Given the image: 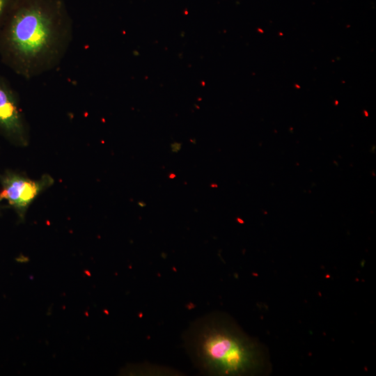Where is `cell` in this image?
Instances as JSON below:
<instances>
[{
  "mask_svg": "<svg viewBox=\"0 0 376 376\" xmlns=\"http://www.w3.org/2000/svg\"><path fill=\"white\" fill-rule=\"evenodd\" d=\"M72 38L61 0H19L0 31V58L17 75L35 78L59 65Z\"/></svg>",
  "mask_w": 376,
  "mask_h": 376,
  "instance_id": "6da1fadb",
  "label": "cell"
},
{
  "mask_svg": "<svg viewBox=\"0 0 376 376\" xmlns=\"http://www.w3.org/2000/svg\"><path fill=\"white\" fill-rule=\"evenodd\" d=\"M198 368L214 375H251L269 368L267 352L230 320L211 316L195 324L187 338Z\"/></svg>",
  "mask_w": 376,
  "mask_h": 376,
  "instance_id": "7a4b0ae2",
  "label": "cell"
},
{
  "mask_svg": "<svg viewBox=\"0 0 376 376\" xmlns=\"http://www.w3.org/2000/svg\"><path fill=\"white\" fill-rule=\"evenodd\" d=\"M54 182L48 173L33 180L24 172L6 169L0 173V202L6 201L16 213L18 221L23 222L32 203Z\"/></svg>",
  "mask_w": 376,
  "mask_h": 376,
  "instance_id": "3957f363",
  "label": "cell"
},
{
  "mask_svg": "<svg viewBox=\"0 0 376 376\" xmlns=\"http://www.w3.org/2000/svg\"><path fill=\"white\" fill-rule=\"evenodd\" d=\"M0 135L17 147H26L30 141L28 122L17 92L0 76Z\"/></svg>",
  "mask_w": 376,
  "mask_h": 376,
  "instance_id": "277c9868",
  "label": "cell"
},
{
  "mask_svg": "<svg viewBox=\"0 0 376 376\" xmlns=\"http://www.w3.org/2000/svg\"><path fill=\"white\" fill-rule=\"evenodd\" d=\"M18 1L19 0H0V31Z\"/></svg>",
  "mask_w": 376,
  "mask_h": 376,
  "instance_id": "5b68a950",
  "label": "cell"
},
{
  "mask_svg": "<svg viewBox=\"0 0 376 376\" xmlns=\"http://www.w3.org/2000/svg\"><path fill=\"white\" fill-rule=\"evenodd\" d=\"M2 208H3V207H2L1 205V202H0V215L1 214V210H2Z\"/></svg>",
  "mask_w": 376,
  "mask_h": 376,
  "instance_id": "8992f818",
  "label": "cell"
}]
</instances>
